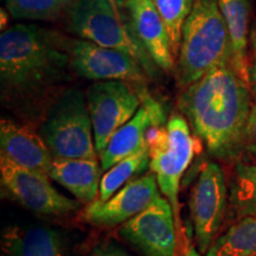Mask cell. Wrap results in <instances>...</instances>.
Returning a JSON list of instances; mask_svg holds the SVG:
<instances>
[{
    "label": "cell",
    "instance_id": "1",
    "mask_svg": "<svg viewBox=\"0 0 256 256\" xmlns=\"http://www.w3.org/2000/svg\"><path fill=\"white\" fill-rule=\"evenodd\" d=\"M178 108L211 156L228 159L243 151L252 108L250 87L232 66L212 69L185 87Z\"/></svg>",
    "mask_w": 256,
    "mask_h": 256
},
{
    "label": "cell",
    "instance_id": "2",
    "mask_svg": "<svg viewBox=\"0 0 256 256\" xmlns=\"http://www.w3.org/2000/svg\"><path fill=\"white\" fill-rule=\"evenodd\" d=\"M66 38L34 24H14L0 34V83L6 98H36L69 80Z\"/></svg>",
    "mask_w": 256,
    "mask_h": 256
},
{
    "label": "cell",
    "instance_id": "3",
    "mask_svg": "<svg viewBox=\"0 0 256 256\" xmlns=\"http://www.w3.org/2000/svg\"><path fill=\"white\" fill-rule=\"evenodd\" d=\"M232 44L218 0H194L182 32L177 78L188 87L206 72L232 66Z\"/></svg>",
    "mask_w": 256,
    "mask_h": 256
},
{
    "label": "cell",
    "instance_id": "4",
    "mask_svg": "<svg viewBox=\"0 0 256 256\" xmlns=\"http://www.w3.org/2000/svg\"><path fill=\"white\" fill-rule=\"evenodd\" d=\"M70 31L82 40L122 51L156 78L160 69L134 31L124 0H74L68 11Z\"/></svg>",
    "mask_w": 256,
    "mask_h": 256
},
{
    "label": "cell",
    "instance_id": "5",
    "mask_svg": "<svg viewBox=\"0 0 256 256\" xmlns=\"http://www.w3.org/2000/svg\"><path fill=\"white\" fill-rule=\"evenodd\" d=\"M150 151V170L154 174L159 190L174 209L177 232H180L179 188L185 170L200 148L197 138L192 136L188 120L174 113L168 122L152 126L146 134Z\"/></svg>",
    "mask_w": 256,
    "mask_h": 256
},
{
    "label": "cell",
    "instance_id": "6",
    "mask_svg": "<svg viewBox=\"0 0 256 256\" xmlns=\"http://www.w3.org/2000/svg\"><path fill=\"white\" fill-rule=\"evenodd\" d=\"M40 136L54 159H98L87 98L66 88L52 101L40 127Z\"/></svg>",
    "mask_w": 256,
    "mask_h": 256
},
{
    "label": "cell",
    "instance_id": "7",
    "mask_svg": "<svg viewBox=\"0 0 256 256\" xmlns=\"http://www.w3.org/2000/svg\"><path fill=\"white\" fill-rule=\"evenodd\" d=\"M190 214L196 247L206 254L229 211V188L223 170L216 162H206L202 168L190 196Z\"/></svg>",
    "mask_w": 256,
    "mask_h": 256
},
{
    "label": "cell",
    "instance_id": "8",
    "mask_svg": "<svg viewBox=\"0 0 256 256\" xmlns=\"http://www.w3.org/2000/svg\"><path fill=\"white\" fill-rule=\"evenodd\" d=\"M94 130V139L100 156L119 128L127 124L142 106L138 88L124 81H98L86 92Z\"/></svg>",
    "mask_w": 256,
    "mask_h": 256
},
{
    "label": "cell",
    "instance_id": "9",
    "mask_svg": "<svg viewBox=\"0 0 256 256\" xmlns=\"http://www.w3.org/2000/svg\"><path fill=\"white\" fill-rule=\"evenodd\" d=\"M72 72L92 81H124L140 87L148 75L139 62L122 51L110 49L82 38H66Z\"/></svg>",
    "mask_w": 256,
    "mask_h": 256
},
{
    "label": "cell",
    "instance_id": "10",
    "mask_svg": "<svg viewBox=\"0 0 256 256\" xmlns=\"http://www.w3.org/2000/svg\"><path fill=\"white\" fill-rule=\"evenodd\" d=\"M0 180L16 202L42 215H68L80 208L76 200L60 194L48 174L22 168L0 156Z\"/></svg>",
    "mask_w": 256,
    "mask_h": 256
},
{
    "label": "cell",
    "instance_id": "11",
    "mask_svg": "<svg viewBox=\"0 0 256 256\" xmlns=\"http://www.w3.org/2000/svg\"><path fill=\"white\" fill-rule=\"evenodd\" d=\"M118 234L145 256H176L177 224L165 197H158L147 209L120 226Z\"/></svg>",
    "mask_w": 256,
    "mask_h": 256
},
{
    "label": "cell",
    "instance_id": "12",
    "mask_svg": "<svg viewBox=\"0 0 256 256\" xmlns=\"http://www.w3.org/2000/svg\"><path fill=\"white\" fill-rule=\"evenodd\" d=\"M158 197L159 186L154 174L151 172L130 182L104 203L88 204L83 217L92 226H122L147 209Z\"/></svg>",
    "mask_w": 256,
    "mask_h": 256
},
{
    "label": "cell",
    "instance_id": "13",
    "mask_svg": "<svg viewBox=\"0 0 256 256\" xmlns=\"http://www.w3.org/2000/svg\"><path fill=\"white\" fill-rule=\"evenodd\" d=\"M126 8L138 38L158 68L171 72L174 55L168 28L152 0H124Z\"/></svg>",
    "mask_w": 256,
    "mask_h": 256
},
{
    "label": "cell",
    "instance_id": "14",
    "mask_svg": "<svg viewBox=\"0 0 256 256\" xmlns=\"http://www.w3.org/2000/svg\"><path fill=\"white\" fill-rule=\"evenodd\" d=\"M0 148L5 158L22 168L49 176L54 156L40 134L14 121H0Z\"/></svg>",
    "mask_w": 256,
    "mask_h": 256
},
{
    "label": "cell",
    "instance_id": "15",
    "mask_svg": "<svg viewBox=\"0 0 256 256\" xmlns=\"http://www.w3.org/2000/svg\"><path fill=\"white\" fill-rule=\"evenodd\" d=\"M168 122L162 107L142 104L136 115L115 132L100 158L102 171H108L112 166L127 156L136 154L147 146L146 134L152 126Z\"/></svg>",
    "mask_w": 256,
    "mask_h": 256
},
{
    "label": "cell",
    "instance_id": "16",
    "mask_svg": "<svg viewBox=\"0 0 256 256\" xmlns=\"http://www.w3.org/2000/svg\"><path fill=\"white\" fill-rule=\"evenodd\" d=\"M2 256H70L66 238L48 226H10L2 234Z\"/></svg>",
    "mask_w": 256,
    "mask_h": 256
},
{
    "label": "cell",
    "instance_id": "17",
    "mask_svg": "<svg viewBox=\"0 0 256 256\" xmlns=\"http://www.w3.org/2000/svg\"><path fill=\"white\" fill-rule=\"evenodd\" d=\"M101 172L98 159H54L49 177L88 206L98 198Z\"/></svg>",
    "mask_w": 256,
    "mask_h": 256
},
{
    "label": "cell",
    "instance_id": "18",
    "mask_svg": "<svg viewBox=\"0 0 256 256\" xmlns=\"http://www.w3.org/2000/svg\"><path fill=\"white\" fill-rule=\"evenodd\" d=\"M232 44V66L238 76L250 87L249 46V0H218Z\"/></svg>",
    "mask_w": 256,
    "mask_h": 256
},
{
    "label": "cell",
    "instance_id": "19",
    "mask_svg": "<svg viewBox=\"0 0 256 256\" xmlns=\"http://www.w3.org/2000/svg\"><path fill=\"white\" fill-rule=\"evenodd\" d=\"M229 216L234 222L256 216V162L235 166L229 186Z\"/></svg>",
    "mask_w": 256,
    "mask_h": 256
},
{
    "label": "cell",
    "instance_id": "20",
    "mask_svg": "<svg viewBox=\"0 0 256 256\" xmlns=\"http://www.w3.org/2000/svg\"><path fill=\"white\" fill-rule=\"evenodd\" d=\"M206 256H256V216L234 222L215 240Z\"/></svg>",
    "mask_w": 256,
    "mask_h": 256
},
{
    "label": "cell",
    "instance_id": "21",
    "mask_svg": "<svg viewBox=\"0 0 256 256\" xmlns=\"http://www.w3.org/2000/svg\"><path fill=\"white\" fill-rule=\"evenodd\" d=\"M150 159L151 158H150L148 147L146 146L136 154L127 156L118 164L112 166L102 176L98 198L95 202L104 203L124 185L139 178L138 176H140L147 168H150Z\"/></svg>",
    "mask_w": 256,
    "mask_h": 256
},
{
    "label": "cell",
    "instance_id": "22",
    "mask_svg": "<svg viewBox=\"0 0 256 256\" xmlns=\"http://www.w3.org/2000/svg\"><path fill=\"white\" fill-rule=\"evenodd\" d=\"M74 0H6V10L18 20H54L68 11Z\"/></svg>",
    "mask_w": 256,
    "mask_h": 256
},
{
    "label": "cell",
    "instance_id": "23",
    "mask_svg": "<svg viewBox=\"0 0 256 256\" xmlns=\"http://www.w3.org/2000/svg\"><path fill=\"white\" fill-rule=\"evenodd\" d=\"M152 2L162 16V20L165 22L171 40L172 52L177 58L180 49L183 26L192 10L194 0H152Z\"/></svg>",
    "mask_w": 256,
    "mask_h": 256
},
{
    "label": "cell",
    "instance_id": "24",
    "mask_svg": "<svg viewBox=\"0 0 256 256\" xmlns=\"http://www.w3.org/2000/svg\"><path fill=\"white\" fill-rule=\"evenodd\" d=\"M243 151L247 152V154L256 162V98L252 104V113L248 120L247 130H246Z\"/></svg>",
    "mask_w": 256,
    "mask_h": 256
},
{
    "label": "cell",
    "instance_id": "25",
    "mask_svg": "<svg viewBox=\"0 0 256 256\" xmlns=\"http://www.w3.org/2000/svg\"><path fill=\"white\" fill-rule=\"evenodd\" d=\"M88 256H130L122 249L112 243H104L95 247Z\"/></svg>",
    "mask_w": 256,
    "mask_h": 256
},
{
    "label": "cell",
    "instance_id": "26",
    "mask_svg": "<svg viewBox=\"0 0 256 256\" xmlns=\"http://www.w3.org/2000/svg\"><path fill=\"white\" fill-rule=\"evenodd\" d=\"M250 46L252 52V60L250 64V81L256 92V24L252 28V31L250 34Z\"/></svg>",
    "mask_w": 256,
    "mask_h": 256
},
{
    "label": "cell",
    "instance_id": "27",
    "mask_svg": "<svg viewBox=\"0 0 256 256\" xmlns=\"http://www.w3.org/2000/svg\"><path fill=\"white\" fill-rule=\"evenodd\" d=\"M202 254L200 252H198L197 247H194V246H191L188 244L186 246V250H185V254L184 256H200Z\"/></svg>",
    "mask_w": 256,
    "mask_h": 256
},
{
    "label": "cell",
    "instance_id": "28",
    "mask_svg": "<svg viewBox=\"0 0 256 256\" xmlns=\"http://www.w3.org/2000/svg\"><path fill=\"white\" fill-rule=\"evenodd\" d=\"M4 22L8 23V16H6V14H4V10H2V28L4 26Z\"/></svg>",
    "mask_w": 256,
    "mask_h": 256
}]
</instances>
